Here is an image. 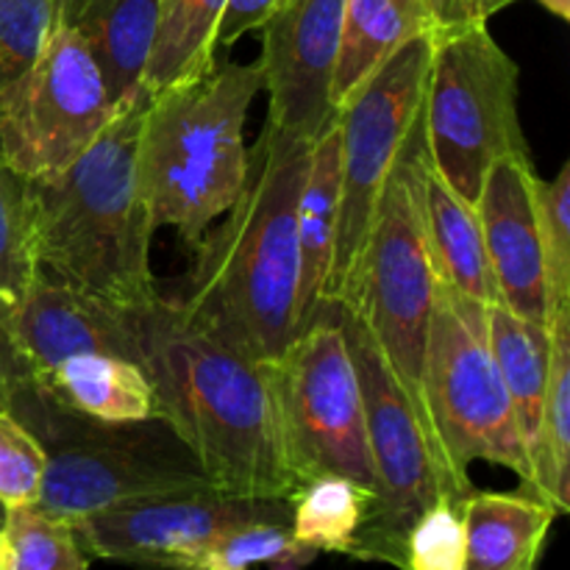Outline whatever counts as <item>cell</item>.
Here are the masks:
<instances>
[{
  "label": "cell",
  "instance_id": "obj_1",
  "mask_svg": "<svg viewBox=\"0 0 570 570\" xmlns=\"http://www.w3.org/2000/svg\"><path fill=\"white\" fill-rule=\"evenodd\" d=\"M312 142L271 120L248 148L237 200L195 245L181 287L170 295L200 332L248 360L267 362L298 334V206Z\"/></svg>",
  "mask_w": 570,
  "mask_h": 570
},
{
  "label": "cell",
  "instance_id": "obj_2",
  "mask_svg": "<svg viewBox=\"0 0 570 570\" xmlns=\"http://www.w3.org/2000/svg\"><path fill=\"white\" fill-rule=\"evenodd\" d=\"M137 340L159 417L198 456L212 488L256 499L298 493V479L284 460L265 362L200 332L161 293L137 312Z\"/></svg>",
  "mask_w": 570,
  "mask_h": 570
},
{
  "label": "cell",
  "instance_id": "obj_3",
  "mask_svg": "<svg viewBox=\"0 0 570 570\" xmlns=\"http://www.w3.org/2000/svg\"><path fill=\"white\" fill-rule=\"evenodd\" d=\"M145 104L142 89L65 173L26 181L39 273L122 312L159 295L150 273L154 226L137 184Z\"/></svg>",
  "mask_w": 570,
  "mask_h": 570
},
{
  "label": "cell",
  "instance_id": "obj_4",
  "mask_svg": "<svg viewBox=\"0 0 570 570\" xmlns=\"http://www.w3.org/2000/svg\"><path fill=\"white\" fill-rule=\"evenodd\" d=\"M259 65L217 61L204 76L148 95L137 139V184L150 226L195 248L237 200L248 173L245 117Z\"/></svg>",
  "mask_w": 570,
  "mask_h": 570
},
{
  "label": "cell",
  "instance_id": "obj_5",
  "mask_svg": "<svg viewBox=\"0 0 570 570\" xmlns=\"http://www.w3.org/2000/svg\"><path fill=\"white\" fill-rule=\"evenodd\" d=\"M345 343L354 356L365 404L367 445L373 460V501L351 543L348 557L404 570V549L417 518L445 499H468L473 482H460L434 440L423 406L406 393L384 360L367 323L351 306L337 304Z\"/></svg>",
  "mask_w": 570,
  "mask_h": 570
},
{
  "label": "cell",
  "instance_id": "obj_6",
  "mask_svg": "<svg viewBox=\"0 0 570 570\" xmlns=\"http://www.w3.org/2000/svg\"><path fill=\"white\" fill-rule=\"evenodd\" d=\"M521 70L495 42L488 20L434 33L423 95V142L434 173L471 206L495 159H527L518 117Z\"/></svg>",
  "mask_w": 570,
  "mask_h": 570
},
{
  "label": "cell",
  "instance_id": "obj_7",
  "mask_svg": "<svg viewBox=\"0 0 570 570\" xmlns=\"http://www.w3.org/2000/svg\"><path fill=\"white\" fill-rule=\"evenodd\" d=\"M426 159L421 120L384 184L354 287L343 304L360 312L384 360L423 412V360L440 284L423 223L421 178Z\"/></svg>",
  "mask_w": 570,
  "mask_h": 570
},
{
  "label": "cell",
  "instance_id": "obj_8",
  "mask_svg": "<svg viewBox=\"0 0 570 570\" xmlns=\"http://www.w3.org/2000/svg\"><path fill=\"white\" fill-rule=\"evenodd\" d=\"M429 426L460 482L473 462H493L529 490V462L518 438L510 395L488 337V306L438 284L423 360Z\"/></svg>",
  "mask_w": 570,
  "mask_h": 570
},
{
  "label": "cell",
  "instance_id": "obj_9",
  "mask_svg": "<svg viewBox=\"0 0 570 570\" xmlns=\"http://www.w3.org/2000/svg\"><path fill=\"white\" fill-rule=\"evenodd\" d=\"M39 443L48 468L37 510L70 527L131 501L212 488L198 456L165 417L106 426L53 410Z\"/></svg>",
  "mask_w": 570,
  "mask_h": 570
},
{
  "label": "cell",
  "instance_id": "obj_10",
  "mask_svg": "<svg viewBox=\"0 0 570 570\" xmlns=\"http://www.w3.org/2000/svg\"><path fill=\"white\" fill-rule=\"evenodd\" d=\"M265 367L284 460L298 484L345 476L376 488L360 376L337 304H328Z\"/></svg>",
  "mask_w": 570,
  "mask_h": 570
},
{
  "label": "cell",
  "instance_id": "obj_11",
  "mask_svg": "<svg viewBox=\"0 0 570 570\" xmlns=\"http://www.w3.org/2000/svg\"><path fill=\"white\" fill-rule=\"evenodd\" d=\"M432 48L434 31L412 37L340 106V226L328 304L348 298L384 184L421 128Z\"/></svg>",
  "mask_w": 570,
  "mask_h": 570
},
{
  "label": "cell",
  "instance_id": "obj_12",
  "mask_svg": "<svg viewBox=\"0 0 570 570\" xmlns=\"http://www.w3.org/2000/svg\"><path fill=\"white\" fill-rule=\"evenodd\" d=\"M117 115L83 39L59 22L39 59L0 92V156L26 181L65 173Z\"/></svg>",
  "mask_w": 570,
  "mask_h": 570
},
{
  "label": "cell",
  "instance_id": "obj_13",
  "mask_svg": "<svg viewBox=\"0 0 570 570\" xmlns=\"http://www.w3.org/2000/svg\"><path fill=\"white\" fill-rule=\"evenodd\" d=\"M289 518V499H256L206 488L111 507L81 518L72 529L89 557L145 570H198L204 551L228 529Z\"/></svg>",
  "mask_w": 570,
  "mask_h": 570
},
{
  "label": "cell",
  "instance_id": "obj_14",
  "mask_svg": "<svg viewBox=\"0 0 570 570\" xmlns=\"http://www.w3.org/2000/svg\"><path fill=\"white\" fill-rule=\"evenodd\" d=\"M137 312L100 304L37 271L11 317V356L26 393V406L17 421L31 429L33 438L42 434L53 412L39 401V382L61 360L95 351L139 362Z\"/></svg>",
  "mask_w": 570,
  "mask_h": 570
},
{
  "label": "cell",
  "instance_id": "obj_15",
  "mask_svg": "<svg viewBox=\"0 0 570 570\" xmlns=\"http://www.w3.org/2000/svg\"><path fill=\"white\" fill-rule=\"evenodd\" d=\"M345 0H282L262 31V89L267 120L315 142L334 120L332 81L337 70Z\"/></svg>",
  "mask_w": 570,
  "mask_h": 570
},
{
  "label": "cell",
  "instance_id": "obj_16",
  "mask_svg": "<svg viewBox=\"0 0 570 570\" xmlns=\"http://www.w3.org/2000/svg\"><path fill=\"white\" fill-rule=\"evenodd\" d=\"M534 178L532 161L495 159L484 176L476 215L501 304L512 315L549 328L554 312L534 212Z\"/></svg>",
  "mask_w": 570,
  "mask_h": 570
},
{
  "label": "cell",
  "instance_id": "obj_17",
  "mask_svg": "<svg viewBox=\"0 0 570 570\" xmlns=\"http://www.w3.org/2000/svg\"><path fill=\"white\" fill-rule=\"evenodd\" d=\"M488 337L495 365L510 395L518 438L529 462V490L523 493L546 501L562 515L557 504L554 479L543 445L546 387H549L551 337L549 328L512 315L504 304L488 306Z\"/></svg>",
  "mask_w": 570,
  "mask_h": 570
},
{
  "label": "cell",
  "instance_id": "obj_18",
  "mask_svg": "<svg viewBox=\"0 0 570 570\" xmlns=\"http://www.w3.org/2000/svg\"><path fill=\"white\" fill-rule=\"evenodd\" d=\"M39 401L106 426L159 417V399L145 367L126 356L95 351L61 360L39 382Z\"/></svg>",
  "mask_w": 570,
  "mask_h": 570
},
{
  "label": "cell",
  "instance_id": "obj_19",
  "mask_svg": "<svg viewBox=\"0 0 570 570\" xmlns=\"http://www.w3.org/2000/svg\"><path fill=\"white\" fill-rule=\"evenodd\" d=\"M161 0H61V22L92 53L115 109L142 92Z\"/></svg>",
  "mask_w": 570,
  "mask_h": 570
},
{
  "label": "cell",
  "instance_id": "obj_20",
  "mask_svg": "<svg viewBox=\"0 0 570 570\" xmlns=\"http://www.w3.org/2000/svg\"><path fill=\"white\" fill-rule=\"evenodd\" d=\"M340 226V128L337 120L312 142L309 165L295 206L298 228V332L328 306Z\"/></svg>",
  "mask_w": 570,
  "mask_h": 570
},
{
  "label": "cell",
  "instance_id": "obj_21",
  "mask_svg": "<svg viewBox=\"0 0 570 570\" xmlns=\"http://www.w3.org/2000/svg\"><path fill=\"white\" fill-rule=\"evenodd\" d=\"M465 515V570H538L560 515L534 495L473 490Z\"/></svg>",
  "mask_w": 570,
  "mask_h": 570
},
{
  "label": "cell",
  "instance_id": "obj_22",
  "mask_svg": "<svg viewBox=\"0 0 570 570\" xmlns=\"http://www.w3.org/2000/svg\"><path fill=\"white\" fill-rule=\"evenodd\" d=\"M421 195L423 223H426L429 245H432L440 282H445L456 293L468 295V298L479 301L484 306L501 304L493 267H490L488 259V248H484V234L476 206L462 200L434 173L429 159L426 167H423Z\"/></svg>",
  "mask_w": 570,
  "mask_h": 570
},
{
  "label": "cell",
  "instance_id": "obj_23",
  "mask_svg": "<svg viewBox=\"0 0 570 570\" xmlns=\"http://www.w3.org/2000/svg\"><path fill=\"white\" fill-rule=\"evenodd\" d=\"M432 31L421 0H345L332 109L340 106L412 37Z\"/></svg>",
  "mask_w": 570,
  "mask_h": 570
},
{
  "label": "cell",
  "instance_id": "obj_24",
  "mask_svg": "<svg viewBox=\"0 0 570 570\" xmlns=\"http://www.w3.org/2000/svg\"><path fill=\"white\" fill-rule=\"evenodd\" d=\"M37 271L26 178L17 176L0 156V410L14 417L26 406V393L11 356V317Z\"/></svg>",
  "mask_w": 570,
  "mask_h": 570
},
{
  "label": "cell",
  "instance_id": "obj_25",
  "mask_svg": "<svg viewBox=\"0 0 570 570\" xmlns=\"http://www.w3.org/2000/svg\"><path fill=\"white\" fill-rule=\"evenodd\" d=\"M223 6L226 0H161L159 28L142 78L145 92L156 95L204 76L220 61L217 22Z\"/></svg>",
  "mask_w": 570,
  "mask_h": 570
},
{
  "label": "cell",
  "instance_id": "obj_26",
  "mask_svg": "<svg viewBox=\"0 0 570 570\" xmlns=\"http://www.w3.org/2000/svg\"><path fill=\"white\" fill-rule=\"evenodd\" d=\"M293 540L315 554H348L362 527L373 490L345 476H317L293 495Z\"/></svg>",
  "mask_w": 570,
  "mask_h": 570
},
{
  "label": "cell",
  "instance_id": "obj_27",
  "mask_svg": "<svg viewBox=\"0 0 570 570\" xmlns=\"http://www.w3.org/2000/svg\"><path fill=\"white\" fill-rule=\"evenodd\" d=\"M551 360L546 387L543 445L560 512L570 510V304L560 306L549 323Z\"/></svg>",
  "mask_w": 570,
  "mask_h": 570
},
{
  "label": "cell",
  "instance_id": "obj_28",
  "mask_svg": "<svg viewBox=\"0 0 570 570\" xmlns=\"http://www.w3.org/2000/svg\"><path fill=\"white\" fill-rule=\"evenodd\" d=\"M315 551L293 540L289 521H250L228 529L200 557L198 570H301L315 560Z\"/></svg>",
  "mask_w": 570,
  "mask_h": 570
},
{
  "label": "cell",
  "instance_id": "obj_29",
  "mask_svg": "<svg viewBox=\"0 0 570 570\" xmlns=\"http://www.w3.org/2000/svg\"><path fill=\"white\" fill-rule=\"evenodd\" d=\"M11 570H89V554L70 523L48 518L37 507H17L6 515Z\"/></svg>",
  "mask_w": 570,
  "mask_h": 570
},
{
  "label": "cell",
  "instance_id": "obj_30",
  "mask_svg": "<svg viewBox=\"0 0 570 570\" xmlns=\"http://www.w3.org/2000/svg\"><path fill=\"white\" fill-rule=\"evenodd\" d=\"M534 212L551 312H557L570 304V165H562L551 181L534 178Z\"/></svg>",
  "mask_w": 570,
  "mask_h": 570
},
{
  "label": "cell",
  "instance_id": "obj_31",
  "mask_svg": "<svg viewBox=\"0 0 570 570\" xmlns=\"http://www.w3.org/2000/svg\"><path fill=\"white\" fill-rule=\"evenodd\" d=\"M61 22V0H0V92L26 72Z\"/></svg>",
  "mask_w": 570,
  "mask_h": 570
},
{
  "label": "cell",
  "instance_id": "obj_32",
  "mask_svg": "<svg viewBox=\"0 0 570 570\" xmlns=\"http://www.w3.org/2000/svg\"><path fill=\"white\" fill-rule=\"evenodd\" d=\"M465 499L434 501L410 529L404 570H465Z\"/></svg>",
  "mask_w": 570,
  "mask_h": 570
},
{
  "label": "cell",
  "instance_id": "obj_33",
  "mask_svg": "<svg viewBox=\"0 0 570 570\" xmlns=\"http://www.w3.org/2000/svg\"><path fill=\"white\" fill-rule=\"evenodd\" d=\"M48 451L14 415L0 410V504L6 510L37 507Z\"/></svg>",
  "mask_w": 570,
  "mask_h": 570
},
{
  "label": "cell",
  "instance_id": "obj_34",
  "mask_svg": "<svg viewBox=\"0 0 570 570\" xmlns=\"http://www.w3.org/2000/svg\"><path fill=\"white\" fill-rule=\"evenodd\" d=\"M282 0H226L217 22V50L237 45L245 33L259 31Z\"/></svg>",
  "mask_w": 570,
  "mask_h": 570
},
{
  "label": "cell",
  "instance_id": "obj_35",
  "mask_svg": "<svg viewBox=\"0 0 570 570\" xmlns=\"http://www.w3.org/2000/svg\"><path fill=\"white\" fill-rule=\"evenodd\" d=\"M421 6L434 33L479 20L473 0H421Z\"/></svg>",
  "mask_w": 570,
  "mask_h": 570
},
{
  "label": "cell",
  "instance_id": "obj_36",
  "mask_svg": "<svg viewBox=\"0 0 570 570\" xmlns=\"http://www.w3.org/2000/svg\"><path fill=\"white\" fill-rule=\"evenodd\" d=\"M510 3H515V0H473V9H476L479 20H490L495 11H501Z\"/></svg>",
  "mask_w": 570,
  "mask_h": 570
},
{
  "label": "cell",
  "instance_id": "obj_37",
  "mask_svg": "<svg viewBox=\"0 0 570 570\" xmlns=\"http://www.w3.org/2000/svg\"><path fill=\"white\" fill-rule=\"evenodd\" d=\"M538 3L554 17H560V20H570V0H538Z\"/></svg>",
  "mask_w": 570,
  "mask_h": 570
},
{
  "label": "cell",
  "instance_id": "obj_38",
  "mask_svg": "<svg viewBox=\"0 0 570 570\" xmlns=\"http://www.w3.org/2000/svg\"><path fill=\"white\" fill-rule=\"evenodd\" d=\"M0 570H11V549L9 538H6V529L0 532Z\"/></svg>",
  "mask_w": 570,
  "mask_h": 570
},
{
  "label": "cell",
  "instance_id": "obj_39",
  "mask_svg": "<svg viewBox=\"0 0 570 570\" xmlns=\"http://www.w3.org/2000/svg\"><path fill=\"white\" fill-rule=\"evenodd\" d=\"M6 515H9V510H6V507L0 504V532H3V529H6Z\"/></svg>",
  "mask_w": 570,
  "mask_h": 570
}]
</instances>
